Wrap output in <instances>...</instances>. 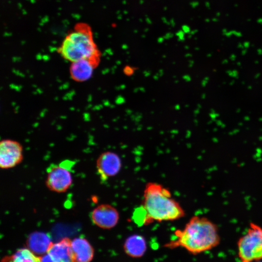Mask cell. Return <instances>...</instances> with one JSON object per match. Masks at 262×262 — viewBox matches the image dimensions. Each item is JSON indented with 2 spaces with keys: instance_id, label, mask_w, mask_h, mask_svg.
Wrapping results in <instances>:
<instances>
[{
  "instance_id": "3",
  "label": "cell",
  "mask_w": 262,
  "mask_h": 262,
  "mask_svg": "<svg viewBox=\"0 0 262 262\" xmlns=\"http://www.w3.org/2000/svg\"><path fill=\"white\" fill-rule=\"evenodd\" d=\"M58 52L71 63L88 59L97 67L99 60V53L94 41L91 29L84 23H79L75 26L74 30L65 37Z\"/></svg>"
},
{
  "instance_id": "27",
  "label": "cell",
  "mask_w": 262,
  "mask_h": 262,
  "mask_svg": "<svg viewBox=\"0 0 262 262\" xmlns=\"http://www.w3.org/2000/svg\"><path fill=\"white\" fill-rule=\"evenodd\" d=\"M205 21L206 22H207V23L210 22V19L208 18H207L205 19Z\"/></svg>"
},
{
  "instance_id": "17",
  "label": "cell",
  "mask_w": 262,
  "mask_h": 262,
  "mask_svg": "<svg viewBox=\"0 0 262 262\" xmlns=\"http://www.w3.org/2000/svg\"><path fill=\"white\" fill-rule=\"evenodd\" d=\"M237 48L240 49H244L243 43L241 42L238 43L237 44Z\"/></svg>"
},
{
  "instance_id": "20",
  "label": "cell",
  "mask_w": 262,
  "mask_h": 262,
  "mask_svg": "<svg viewBox=\"0 0 262 262\" xmlns=\"http://www.w3.org/2000/svg\"><path fill=\"white\" fill-rule=\"evenodd\" d=\"M257 22L260 25H262V17L258 18L257 19Z\"/></svg>"
},
{
  "instance_id": "7",
  "label": "cell",
  "mask_w": 262,
  "mask_h": 262,
  "mask_svg": "<svg viewBox=\"0 0 262 262\" xmlns=\"http://www.w3.org/2000/svg\"><path fill=\"white\" fill-rule=\"evenodd\" d=\"M93 223L100 228L111 229L117 224L119 219L118 211L108 204H102L95 208L91 214Z\"/></svg>"
},
{
  "instance_id": "19",
  "label": "cell",
  "mask_w": 262,
  "mask_h": 262,
  "mask_svg": "<svg viewBox=\"0 0 262 262\" xmlns=\"http://www.w3.org/2000/svg\"><path fill=\"white\" fill-rule=\"evenodd\" d=\"M247 50L246 49L244 48V49H242V51H241L242 55H245L247 53Z\"/></svg>"
},
{
  "instance_id": "16",
  "label": "cell",
  "mask_w": 262,
  "mask_h": 262,
  "mask_svg": "<svg viewBox=\"0 0 262 262\" xmlns=\"http://www.w3.org/2000/svg\"><path fill=\"white\" fill-rule=\"evenodd\" d=\"M243 46L245 49H248V48L250 46L251 44L248 41H246L243 43Z\"/></svg>"
},
{
  "instance_id": "10",
  "label": "cell",
  "mask_w": 262,
  "mask_h": 262,
  "mask_svg": "<svg viewBox=\"0 0 262 262\" xmlns=\"http://www.w3.org/2000/svg\"><path fill=\"white\" fill-rule=\"evenodd\" d=\"M26 244L27 248L35 255L41 256L48 252L53 243L47 233L34 231L28 236Z\"/></svg>"
},
{
  "instance_id": "13",
  "label": "cell",
  "mask_w": 262,
  "mask_h": 262,
  "mask_svg": "<svg viewBox=\"0 0 262 262\" xmlns=\"http://www.w3.org/2000/svg\"><path fill=\"white\" fill-rule=\"evenodd\" d=\"M125 253L133 258H139L143 256L147 249L145 238L139 234H133L128 237L123 245Z\"/></svg>"
},
{
  "instance_id": "18",
  "label": "cell",
  "mask_w": 262,
  "mask_h": 262,
  "mask_svg": "<svg viewBox=\"0 0 262 262\" xmlns=\"http://www.w3.org/2000/svg\"><path fill=\"white\" fill-rule=\"evenodd\" d=\"M191 5L193 7H196V6H198V2H197V1H195V2H193L192 3H191Z\"/></svg>"
},
{
  "instance_id": "14",
  "label": "cell",
  "mask_w": 262,
  "mask_h": 262,
  "mask_svg": "<svg viewBox=\"0 0 262 262\" xmlns=\"http://www.w3.org/2000/svg\"><path fill=\"white\" fill-rule=\"evenodd\" d=\"M40 262V256L35 255L28 248L17 250L14 254L4 257L1 262Z\"/></svg>"
},
{
  "instance_id": "1",
  "label": "cell",
  "mask_w": 262,
  "mask_h": 262,
  "mask_svg": "<svg viewBox=\"0 0 262 262\" xmlns=\"http://www.w3.org/2000/svg\"><path fill=\"white\" fill-rule=\"evenodd\" d=\"M175 238L164 245L174 249L181 247L193 255L199 254L217 247L221 238L216 224L204 216H194L182 229L175 231Z\"/></svg>"
},
{
  "instance_id": "2",
  "label": "cell",
  "mask_w": 262,
  "mask_h": 262,
  "mask_svg": "<svg viewBox=\"0 0 262 262\" xmlns=\"http://www.w3.org/2000/svg\"><path fill=\"white\" fill-rule=\"evenodd\" d=\"M141 211L143 224L153 221H174L185 216V211L172 196L170 190L153 182L147 183L144 190Z\"/></svg>"
},
{
  "instance_id": "26",
  "label": "cell",
  "mask_w": 262,
  "mask_h": 262,
  "mask_svg": "<svg viewBox=\"0 0 262 262\" xmlns=\"http://www.w3.org/2000/svg\"><path fill=\"white\" fill-rule=\"evenodd\" d=\"M221 14L220 12H217L216 13V17H219L221 16Z\"/></svg>"
},
{
  "instance_id": "8",
  "label": "cell",
  "mask_w": 262,
  "mask_h": 262,
  "mask_svg": "<svg viewBox=\"0 0 262 262\" xmlns=\"http://www.w3.org/2000/svg\"><path fill=\"white\" fill-rule=\"evenodd\" d=\"M96 166L101 180L104 181L119 173L121 167V161L116 153L106 151L99 156Z\"/></svg>"
},
{
  "instance_id": "25",
  "label": "cell",
  "mask_w": 262,
  "mask_h": 262,
  "mask_svg": "<svg viewBox=\"0 0 262 262\" xmlns=\"http://www.w3.org/2000/svg\"><path fill=\"white\" fill-rule=\"evenodd\" d=\"M212 20L213 22H217L218 21V19L217 17H213L212 19Z\"/></svg>"
},
{
  "instance_id": "29",
  "label": "cell",
  "mask_w": 262,
  "mask_h": 262,
  "mask_svg": "<svg viewBox=\"0 0 262 262\" xmlns=\"http://www.w3.org/2000/svg\"><path fill=\"white\" fill-rule=\"evenodd\" d=\"M251 20L250 18H248V19H247V21L248 22H250V21H251Z\"/></svg>"
},
{
  "instance_id": "23",
  "label": "cell",
  "mask_w": 262,
  "mask_h": 262,
  "mask_svg": "<svg viewBox=\"0 0 262 262\" xmlns=\"http://www.w3.org/2000/svg\"><path fill=\"white\" fill-rule=\"evenodd\" d=\"M236 57V56L234 54H232L230 56V58L231 60H234Z\"/></svg>"
},
{
  "instance_id": "11",
  "label": "cell",
  "mask_w": 262,
  "mask_h": 262,
  "mask_svg": "<svg viewBox=\"0 0 262 262\" xmlns=\"http://www.w3.org/2000/svg\"><path fill=\"white\" fill-rule=\"evenodd\" d=\"M72 262H89L92 260L94 249L85 238L78 237L71 241Z\"/></svg>"
},
{
  "instance_id": "4",
  "label": "cell",
  "mask_w": 262,
  "mask_h": 262,
  "mask_svg": "<svg viewBox=\"0 0 262 262\" xmlns=\"http://www.w3.org/2000/svg\"><path fill=\"white\" fill-rule=\"evenodd\" d=\"M237 254L242 262L262 261V227L251 222L237 242Z\"/></svg>"
},
{
  "instance_id": "21",
  "label": "cell",
  "mask_w": 262,
  "mask_h": 262,
  "mask_svg": "<svg viewBox=\"0 0 262 262\" xmlns=\"http://www.w3.org/2000/svg\"><path fill=\"white\" fill-rule=\"evenodd\" d=\"M205 6L208 8V9H210V7H211V4H210V3L209 2V1H206L205 3Z\"/></svg>"
},
{
  "instance_id": "24",
  "label": "cell",
  "mask_w": 262,
  "mask_h": 262,
  "mask_svg": "<svg viewBox=\"0 0 262 262\" xmlns=\"http://www.w3.org/2000/svg\"><path fill=\"white\" fill-rule=\"evenodd\" d=\"M228 32V30L226 28H224L223 29H222V34L223 35H224L227 32Z\"/></svg>"
},
{
  "instance_id": "9",
  "label": "cell",
  "mask_w": 262,
  "mask_h": 262,
  "mask_svg": "<svg viewBox=\"0 0 262 262\" xmlns=\"http://www.w3.org/2000/svg\"><path fill=\"white\" fill-rule=\"evenodd\" d=\"M40 262H72L71 240L68 238L52 244L48 252L40 256Z\"/></svg>"
},
{
  "instance_id": "22",
  "label": "cell",
  "mask_w": 262,
  "mask_h": 262,
  "mask_svg": "<svg viewBox=\"0 0 262 262\" xmlns=\"http://www.w3.org/2000/svg\"><path fill=\"white\" fill-rule=\"evenodd\" d=\"M257 53L259 55H262V49L258 48L257 50Z\"/></svg>"
},
{
  "instance_id": "15",
  "label": "cell",
  "mask_w": 262,
  "mask_h": 262,
  "mask_svg": "<svg viewBox=\"0 0 262 262\" xmlns=\"http://www.w3.org/2000/svg\"><path fill=\"white\" fill-rule=\"evenodd\" d=\"M227 37H230L232 35H234L237 37H241L242 36V33L241 32L236 30H230L228 31L225 34Z\"/></svg>"
},
{
  "instance_id": "30",
  "label": "cell",
  "mask_w": 262,
  "mask_h": 262,
  "mask_svg": "<svg viewBox=\"0 0 262 262\" xmlns=\"http://www.w3.org/2000/svg\"><path fill=\"white\" fill-rule=\"evenodd\" d=\"M226 16H229V15L228 14H227L226 15Z\"/></svg>"
},
{
  "instance_id": "12",
  "label": "cell",
  "mask_w": 262,
  "mask_h": 262,
  "mask_svg": "<svg viewBox=\"0 0 262 262\" xmlns=\"http://www.w3.org/2000/svg\"><path fill=\"white\" fill-rule=\"evenodd\" d=\"M96 67L88 59L71 62L69 68L71 78L77 82H85L91 78Z\"/></svg>"
},
{
  "instance_id": "28",
  "label": "cell",
  "mask_w": 262,
  "mask_h": 262,
  "mask_svg": "<svg viewBox=\"0 0 262 262\" xmlns=\"http://www.w3.org/2000/svg\"><path fill=\"white\" fill-rule=\"evenodd\" d=\"M234 5L235 7H237L238 6V4L237 3L235 4Z\"/></svg>"
},
{
  "instance_id": "6",
  "label": "cell",
  "mask_w": 262,
  "mask_h": 262,
  "mask_svg": "<svg viewBox=\"0 0 262 262\" xmlns=\"http://www.w3.org/2000/svg\"><path fill=\"white\" fill-rule=\"evenodd\" d=\"M23 159V147L18 142L3 139L0 142V167L2 169L14 167Z\"/></svg>"
},
{
  "instance_id": "5",
  "label": "cell",
  "mask_w": 262,
  "mask_h": 262,
  "mask_svg": "<svg viewBox=\"0 0 262 262\" xmlns=\"http://www.w3.org/2000/svg\"><path fill=\"white\" fill-rule=\"evenodd\" d=\"M46 185L48 188L57 193L66 192L72 183V175L69 170L62 165L53 164L47 169Z\"/></svg>"
}]
</instances>
